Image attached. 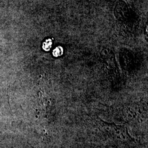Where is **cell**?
Here are the masks:
<instances>
[{"label": "cell", "mask_w": 148, "mask_h": 148, "mask_svg": "<svg viewBox=\"0 0 148 148\" xmlns=\"http://www.w3.org/2000/svg\"><path fill=\"white\" fill-rule=\"evenodd\" d=\"M52 40L51 39H48L43 43V49L46 51H48L52 47Z\"/></svg>", "instance_id": "cell-1"}, {"label": "cell", "mask_w": 148, "mask_h": 148, "mask_svg": "<svg viewBox=\"0 0 148 148\" xmlns=\"http://www.w3.org/2000/svg\"><path fill=\"white\" fill-rule=\"evenodd\" d=\"M63 53V49L62 47H60V46L56 48V49H54L53 50V56L56 57H57L62 55Z\"/></svg>", "instance_id": "cell-2"}]
</instances>
